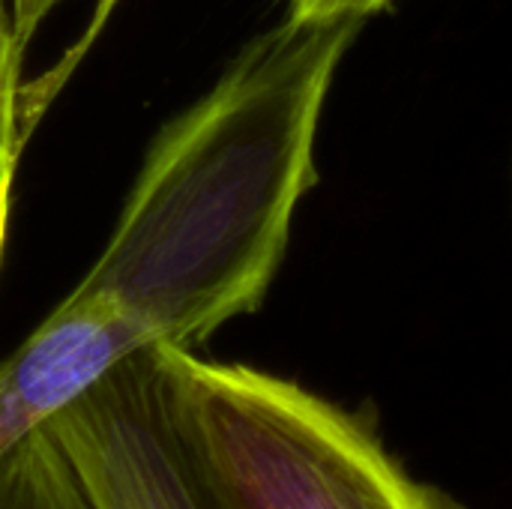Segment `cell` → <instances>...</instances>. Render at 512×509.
Here are the masks:
<instances>
[{
  "instance_id": "cell-1",
  "label": "cell",
  "mask_w": 512,
  "mask_h": 509,
  "mask_svg": "<svg viewBox=\"0 0 512 509\" xmlns=\"http://www.w3.org/2000/svg\"><path fill=\"white\" fill-rule=\"evenodd\" d=\"M360 21L285 18L255 36L150 144L117 225L78 282L195 351L261 309L315 186V138Z\"/></svg>"
},
{
  "instance_id": "cell-2",
  "label": "cell",
  "mask_w": 512,
  "mask_h": 509,
  "mask_svg": "<svg viewBox=\"0 0 512 509\" xmlns=\"http://www.w3.org/2000/svg\"><path fill=\"white\" fill-rule=\"evenodd\" d=\"M159 348L213 509H462L387 447L369 414L246 363Z\"/></svg>"
},
{
  "instance_id": "cell-3",
  "label": "cell",
  "mask_w": 512,
  "mask_h": 509,
  "mask_svg": "<svg viewBox=\"0 0 512 509\" xmlns=\"http://www.w3.org/2000/svg\"><path fill=\"white\" fill-rule=\"evenodd\" d=\"M48 429L96 509H213L177 429L159 345L117 363Z\"/></svg>"
},
{
  "instance_id": "cell-4",
  "label": "cell",
  "mask_w": 512,
  "mask_h": 509,
  "mask_svg": "<svg viewBox=\"0 0 512 509\" xmlns=\"http://www.w3.org/2000/svg\"><path fill=\"white\" fill-rule=\"evenodd\" d=\"M147 345L156 339L117 300L75 285L0 360V459Z\"/></svg>"
},
{
  "instance_id": "cell-5",
  "label": "cell",
  "mask_w": 512,
  "mask_h": 509,
  "mask_svg": "<svg viewBox=\"0 0 512 509\" xmlns=\"http://www.w3.org/2000/svg\"><path fill=\"white\" fill-rule=\"evenodd\" d=\"M0 509H96L48 426L0 459Z\"/></svg>"
},
{
  "instance_id": "cell-6",
  "label": "cell",
  "mask_w": 512,
  "mask_h": 509,
  "mask_svg": "<svg viewBox=\"0 0 512 509\" xmlns=\"http://www.w3.org/2000/svg\"><path fill=\"white\" fill-rule=\"evenodd\" d=\"M21 51L24 45L12 33V18L0 6V267L9 234L12 213V186L18 162L24 153L21 120H18V87H21Z\"/></svg>"
},
{
  "instance_id": "cell-7",
  "label": "cell",
  "mask_w": 512,
  "mask_h": 509,
  "mask_svg": "<svg viewBox=\"0 0 512 509\" xmlns=\"http://www.w3.org/2000/svg\"><path fill=\"white\" fill-rule=\"evenodd\" d=\"M111 0H102L99 3V12H96V18L90 21V30H87V39H93V36H99V30H102V24L108 21V12H111ZM87 42H81L75 51H69L66 57H63V63L48 75H42V78H36V81H30V84H24L21 81V87H18V120H21V138L24 141H30V135H33V129H36V123L42 120V114L48 111V102H51V96L60 90V84L66 81V75L78 66V60L84 57V48Z\"/></svg>"
},
{
  "instance_id": "cell-8",
  "label": "cell",
  "mask_w": 512,
  "mask_h": 509,
  "mask_svg": "<svg viewBox=\"0 0 512 509\" xmlns=\"http://www.w3.org/2000/svg\"><path fill=\"white\" fill-rule=\"evenodd\" d=\"M396 0H285L288 18L309 21V24H330V21H366L369 15L387 9Z\"/></svg>"
},
{
  "instance_id": "cell-9",
  "label": "cell",
  "mask_w": 512,
  "mask_h": 509,
  "mask_svg": "<svg viewBox=\"0 0 512 509\" xmlns=\"http://www.w3.org/2000/svg\"><path fill=\"white\" fill-rule=\"evenodd\" d=\"M57 0H15L12 9V33L21 45H27V39L33 36V30L39 27L42 15L54 6Z\"/></svg>"
}]
</instances>
